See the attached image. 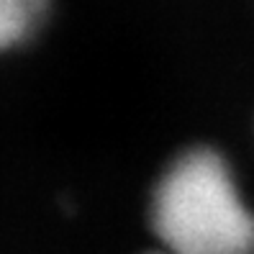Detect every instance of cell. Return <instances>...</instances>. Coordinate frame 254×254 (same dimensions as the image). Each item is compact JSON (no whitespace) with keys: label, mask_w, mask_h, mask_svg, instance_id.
Returning <instances> with one entry per match:
<instances>
[{"label":"cell","mask_w":254,"mask_h":254,"mask_svg":"<svg viewBox=\"0 0 254 254\" xmlns=\"http://www.w3.org/2000/svg\"><path fill=\"white\" fill-rule=\"evenodd\" d=\"M146 223L170 254H254V200L226 152L190 144L164 162Z\"/></svg>","instance_id":"6da1fadb"},{"label":"cell","mask_w":254,"mask_h":254,"mask_svg":"<svg viewBox=\"0 0 254 254\" xmlns=\"http://www.w3.org/2000/svg\"><path fill=\"white\" fill-rule=\"evenodd\" d=\"M49 16L52 0H0V57L39 39Z\"/></svg>","instance_id":"7a4b0ae2"},{"label":"cell","mask_w":254,"mask_h":254,"mask_svg":"<svg viewBox=\"0 0 254 254\" xmlns=\"http://www.w3.org/2000/svg\"><path fill=\"white\" fill-rule=\"evenodd\" d=\"M149 254H170V252H162V249H157V252H149Z\"/></svg>","instance_id":"3957f363"}]
</instances>
